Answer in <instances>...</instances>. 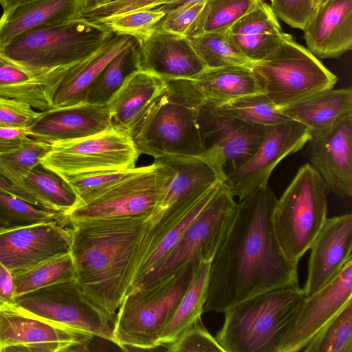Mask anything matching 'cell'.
<instances>
[{
    "instance_id": "33",
    "label": "cell",
    "mask_w": 352,
    "mask_h": 352,
    "mask_svg": "<svg viewBox=\"0 0 352 352\" xmlns=\"http://www.w3.org/2000/svg\"><path fill=\"white\" fill-rule=\"evenodd\" d=\"M21 186L37 198L43 208L62 214L80 204L67 179L41 163L23 179Z\"/></svg>"
},
{
    "instance_id": "14",
    "label": "cell",
    "mask_w": 352,
    "mask_h": 352,
    "mask_svg": "<svg viewBox=\"0 0 352 352\" xmlns=\"http://www.w3.org/2000/svg\"><path fill=\"white\" fill-rule=\"evenodd\" d=\"M94 337L51 322L14 304L0 307V352L79 351Z\"/></svg>"
},
{
    "instance_id": "39",
    "label": "cell",
    "mask_w": 352,
    "mask_h": 352,
    "mask_svg": "<svg viewBox=\"0 0 352 352\" xmlns=\"http://www.w3.org/2000/svg\"><path fill=\"white\" fill-rule=\"evenodd\" d=\"M304 352H352V300L302 349Z\"/></svg>"
},
{
    "instance_id": "44",
    "label": "cell",
    "mask_w": 352,
    "mask_h": 352,
    "mask_svg": "<svg viewBox=\"0 0 352 352\" xmlns=\"http://www.w3.org/2000/svg\"><path fill=\"white\" fill-rule=\"evenodd\" d=\"M173 0H114L104 4L91 3L82 12V16L96 24L106 23L122 15L153 9L168 4Z\"/></svg>"
},
{
    "instance_id": "24",
    "label": "cell",
    "mask_w": 352,
    "mask_h": 352,
    "mask_svg": "<svg viewBox=\"0 0 352 352\" xmlns=\"http://www.w3.org/2000/svg\"><path fill=\"white\" fill-rule=\"evenodd\" d=\"M154 161L162 166L166 179L151 220L172 206L197 198L221 180L213 168L199 156L165 155Z\"/></svg>"
},
{
    "instance_id": "10",
    "label": "cell",
    "mask_w": 352,
    "mask_h": 352,
    "mask_svg": "<svg viewBox=\"0 0 352 352\" xmlns=\"http://www.w3.org/2000/svg\"><path fill=\"white\" fill-rule=\"evenodd\" d=\"M14 305L38 316L112 342L114 317L91 300L75 280L14 298Z\"/></svg>"
},
{
    "instance_id": "49",
    "label": "cell",
    "mask_w": 352,
    "mask_h": 352,
    "mask_svg": "<svg viewBox=\"0 0 352 352\" xmlns=\"http://www.w3.org/2000/svg\"><path fill=\"white\" fill-rule=\"evenodd\" d=\"M31 140L25 129L0 124V155L16 150Z\"/></svg>"
},
{
    "instance_id": "47",
    "label": "cell",
    "mask_w": 352,
    "mask_h": 352,
    "mask_svg": "<svg viewBox=\"0 0 352 352\" xmlns=\"http://www.w3.org/2000/svg\"><path fill=\"white\" fill-rule=\"evenodd\" d=\"M206 2L186 4L166 12L157 27L186 37Z\"/></svg>"
},
{
    "instance_id": "45",
    "label": "cell",
    "mask_w": 352,
    "mask_h": 352,
    "mask_svg": "<svg viewBox=\"0 0 352 352\" xmlns=\"http://www.w3.org/2000/svg\"><path fill=\"white\" fill-rule=\"evenodd\" d=\"M172 352H225L216 338L204 325L201 318L173 343L165 346Z\"/></svg>"
},
{
    "instance_id": "3",
    "label": "cell",
    "mask_w": 352,
    "mask_h": 352,
    "mask_svg": "<svg viewBox=\"0 0 352 352\" xmlns=\"http://www.w3.org/2000/svg\"><path fill=\"white\" fill-rule=\"evenodd\" d=\"M203 262L193 258L157 279L131 289L116 312L112 342L125 351L159 347L164 328Z\"/></svg>"
},
{
    "instance_id": "20",
    "label": "cell",
    "mask_w": 352,
    "mask_h": 352,
    "mask_svg": "<svg viewBox=\"0 0 352 352\" xmlns=\"http://www.w3.org/2000/svg\"><path fill=\"white\" fill-rule=\"evenodd\" d=\"M302 288L307 297L328 284L352 258V214L327 219L313 242Z\"/></svg>"
},
{
    "instance_id": "35",
    "label": "cell",
    "mask_w": 352,
    "mask_h": 352,
    "mask_svg": "<svg viewBox=\"0 0 352 352\" xmlns=\"http://www.w3.org/2000/svg\"><path fill=\"white\" fill-rule=\"evenodd\" d=\"M206 68L242 65L254 62L245 56L232 41L230 30L186 36Z\"/></svg>"
},
{
    "instance_id": "19",
    "label": "cell",
    "mask_w": 352,
    "mask_h": 352,
    "mask_svg": "<svg viewBox=\"0 0 352 352\" xmlns=\"http://www.w3.org/2000/svg\"><path fill=\"white\" fill-rule=\"evenodd\" d=\"M111 129L107 104L83 102L40 112L25 131L31 138L53 144L92 136Z\"/></svg>"
},
{
    "instance_id": "28",
    "label": "cell",
    "mask_w": 352,
    "mask_h": 352,
    "mask_svg": "<svg viewBox=\"0 0 352 352\" xmlns=\"http://www.w3.org/2000/svg\"><path fill=\"white\" fill-rule=\"evenodd\" d=\"M69 66L36 71L0 54V96L24 102L41 111L53 108L55 90Z\"/></svg>"
},
{
    "instance_id": "38",
    "label": "cell",
    "mask_w": 352,
    "mask_h": 352,
    "mask_svg": "<svg viewBox=\"0 0 352 352\" xmlns=\"http://www.w3.org/2000/svg\"><path fill=\"white\" fill-rule=\"evenodd\" d=\"M214 105L228 115L246 122L265 126L292 120L282 113L263 92L241 96L220 105Z\"/></svg>"
},
{
    "instance_id": "31",
    "label": "cell",
    "mask_w": 352,
    "mask_h": 352,
    "mask_svg": "<svg viewBox=\"0 0 352 352\" xmlns=\"http://www.w3.org/2000/svg\"><path fill=\"white\" fill-rule=\"evenodd\" d=\"M190 79L205 102L215 105L262 92L251 67L247 66L205 68Z\"/></svg>"
},
{
    "instance_id": "36",
    "label": "cell",
    "mask_w": 352,
    "mask_h": 352,
    "mask_svg": "<svg viewBox=\"0 0 352 352\" xmlns=\"http://www.w3.org/2000/svg\"><path fill=\"white\" fill-rule=\"evenodd\" d=\"M71 280H75V267L71 253H69L13 275L14 298Z\"/></svg>"
},
{
    "instance_id": "30",
    "label": "cell",
    "mask_w": 352,
    "mask_h": 352,
    "mask_svg": "<svg viewBox=\"0 0 352 352\" xmlns=\"http://www.w3.org/2000/svg\"><path fill=\"white\" fill-rule=\"evenodd\" d=\"M230 34L240 52L254 63L271 53L287 35L263 0L230 28Z\"/></svg>"
},
{
    "instance_id": "22",
    "label": "cell",
    "mask_w": 352,
    "mask_h": 352,
    "mask_svg": "<svg viewBox=\"0 0 352 352\" xmlns=\"http://www.w3.org/2000/svg\"><path fill=\"white\" fill-rule=\"evenodd\" d=\"M166 89L165 80L153 73H131L107 103L112 128L133 140Z\"/></svg>"
},
{
    "instance_id": "16",
    "label": "cell",
    "mask_w": 352,
    "mask_h": 352,
    "mask_svg": "<svg viewBox=\"0 0 352 352\" xmlns=\"http://www.w3.org/2000/svg\"><path fill=\"white\" fill-rule=\"evenodd\" d=\"M71 227L57 220L27 226L0 228V262L15 275L70 253Z\"/></svg>"
},
{
    "instance_id": "15",
    "label": "cell",
    "mask_w": 352,
    "mask_h": 352,
    "mask_svg": "<svg viewBox=\"0 0 352 352\" xmlns=\"http://www.w3.org/2000/svg\"><path fill=\"white\" fill-rule=\"evenodd\" d=\"M302 124L289 120L265 126L263 139L254 154L223 181L229 192L241 200L267 185L272 172L287 155L300 151L310 138Z\"/></svg>"
},
{
    "instance_id": "13",
    "label": "cell",
    "mask_w": 352,
    "mask_h": 352,
    "mask_svg": "<svg viewBox=\"0 0 352 352\" xmlns=\"http://www.w3.org/2000/svg\"><path fill=\"white\" fill-rule=\"evenodd\" d=\"M236 205L234 197L221 181L214 195L175 245L132 289L157 279L193 258L210 261L234 215Z\"/></svg>"
},
{
    "instance_id": "34",
    "label": "cell",
    "mask_w": 352,
    "mask_h": 352,
    "mask_svg": "<svg viewBox=\"0 0 352 352\" xmlns=\"http://www.w3.org/2000/svg\"><path fill=\"white\" fill-rule=\"evenodd\" d=\"M139 69L137 42L114 57L89 87L85 103L104 105L120 88L126 78Z\"/></svg>"
},
{
    "instance_id": "18",
    "label": "cell",
    "mask_w": 352,
    "mask_h": 352,
    "mask_svg": "<svg viewBox=\"0 0 352 352\" xmlns=\"http://www.w3.org/2000/svg\"><path fill=\"white\" fill-rule=\"evenodd\" d=\"M352 300V258L324 287L307 297L278 352L302 351L309 342Z\"/></svg>"
},
{
    "instance_id": "12",
    "label": "cell",
    "mask_w": 352,
    "mask_h": 352,
    "mask_svg": "<svg viewBox=\"0 0 352 352\" xmlns=\"http://www.w3.org/2000/svg\"><path fill=\"white\" fill-rule=\"evenodd\" d=\"M52 145L41 164L63 177L133 168L140 155L133 140L113 129Z\"/></svg>"
},
{
    "instance_id": "27",
    "label": "cell",
    "mask_w": 352,
    "mask_h": 352,
    "mask_svg": "<svg viewBox=\"0 0 352 352\" xmlns=\"http://www.w3.org/2000/svg\"><path fill=\"white\" fill-rule=\"evenodd\" d=\"M135 43L131 36L113 32L91 54L69 65L55 90L53 107L83 103L89 87L104 67Z\"/></svg>"
},
{
    "instance_id": "11",
    "label": "cell",
    "mask_w": 352,
    "mask_h": 352,
    "mask_svg": "<svg viewBox=\"0 0 352 352\" xmlns=\"http://www.w3.org/2000/svg\"><path fill=\"white\" fill-rule=\"evenodd\" d=\"M197 122L204 149L201 157L222 181L254 154L265 132V126L239 120L206 102L199 109Z\"/></svg>"
},
{
    "instance_id": "51",
    "label": "cell",
    "mask_w": 352,
    "mask_h": 352,
    "mask_svg": "<svg viewBox=\"0 0 352 352\" xmlns=\"http://www.w3.org/2000/svg\"><path fill=\"white\" fill-rule=\"evenodd\" d=\"M0 190L19 197L35 206L43 208L40 201L23 187L14 185L0 175ZM46 209V208H45Z\"/></svg>"
},
{
    "instance_id": "56",
    "label": "cell",
    "mask_w": 352,
    "mask_h": 352,
    "mask_svg": "<svg viewBox=\"0 0 352 352\" xmlns=\"http://www.w3.org/2000/svg\"><path fill=\"white\" fill-rule=\"evenodd\" d=\"M5 304L0 300V307L4 305Z\"/></svg>"
},
{
    "instance_id": "41",
    "label": "cell",
    "mask_w": 352,
    "mask_h": 352,
    "mask_svg": "<svg viewBox=\"0 0 352 352\" xmlns=\"http://www.w3.org/2000/svg\"><path fill=\"white\" fill-rule=\"evenodd\" d=\"M61 214L0 190V228H13L45 223L57 220Z\"/></svg>"
},
{
    "instance_id": "17",
    "label": "cell",
    "mask_w": 352,
    "mask_h": 352,
    "mask_svg": "<svg viewBox=\"0 0 352 352\" xmlns=\"http://www.w3.org/2000/svg\"><path fill=\"white\" fill-rule=\"evenodd\" d=\"M221 182L219 180L197 198L172 206L155 220H150L140 242L130 289L175 245L214 195Z\"/></svg>"
},
{
    "instance_id": "4",
    "label": "cell",
    "mask_w": 352,
    "mask_h": 352,
    "mask_svg": "<svg viewBox=\"0 0 352 352\" xmlns=\"http://www.w3.org/2000/svg\"><path fill=\"white\" fill-rule=\"evenodd\" d=\"M306 298L296 285L245 299L223 312L215 338L225 352H278Z\"/></svg>"
},
{
    "instance_id": "21",
    "label": "cell",
    "mask_w": 352,
    "mask_h": 352,
    "mask_svg": "<svg viewBox=\"0 0 352 352\" xmlns=\"http://www.w3.org/2000/svg\"><path fill=\"white\" fill-rule=\"evenodd\" d=\"M309 159L328 192L339 197L352 195V117L330 132L311 135Z\"/></svg>"
},
{
    "instance_id": "8",
    "label": "cell",
    "mask_w": 352,
    "mask_h": 352,
    "mask_svg": "<svg viewBox=\"0 0 352 352\" xmlns=\"http://www.w3.org/2000/svg\"><path fill=\"white\" fill-rule=\"evenodd\" d=\"M251 69L261 91L277 107L333 89L338 81L335 74L289 34Z\"/></svg>"
},
{
    "instance_id": "37",
    "label": "cell",
    "mask_w": 352,
    "mask_h": 352,
    "mask_svg": "<svg viewBox=\"0 0 352 352\" xmlns=\"http://www.w3.org/2000/svg\"><path fill=\"white\" fill-rule=\"evenodd\" d=\"M261 0H208L187 36L230 30Z\"/></svg>"
},
{
    "instance_id": "46",
    "label": "cell",
    "mask_w": 352,
    "mask_h": 352,
    "mask_svg": "<svg viewBox=\"0 0 352 352\" xmlns=\"http://www.w3.org/2000/svg\"><path fill=\"white\" fill-rule=\"evenodd\" d=\"M277 18L294 28L303 30L316 11L311 0H270Z\"/></svg>"
},
{
    "instance_id": "32",
    "label": "cell",
    "mask_w": 352,
    "mask_h": 352,
    "mask_svg": "<svg viewBox=\"0 0 352 352\" xmlns=\"http://www.w3.org/2000/svg\"><path fill=\"white\" fill-rule=\"evenodd\" d=\"M210 262L201 263L193 281L181 298L161 333L160 346L164 347L175 342L201 318L206 299Z\"/></svg>"
},
{
    "instance_id": "55",
    "label": "cell",
    "mask_w": 352,
    "mask_h": 352,
    "mask_svg": "<svg viewBox=\"0 0 352 352\" xmlns=\"http://www.w3.org/2000/svg\"><path fill=\"white\" fill-rule=\"evenodd\" d=\"M114 0H94V2L92 3L95 4H104L107 3L111 1H113Z\"/></svg>"
},
{
    "instance_id": "43",
    "label": "cell",
    "mask_w": 352,
    "mask_h": 352,
    "mask_svg": "<svg viewBox=\"0 0 352 352\" xmlns=\"http://www.w3.org/2000/svg\"><path fill=\"white\" fill-rule=\"evenodd\" d=\"M165 14V12L155 8L122 15L104 25L114 33L133 37L139 43L152 33Z\"/></svg>"
},
{
    "instance_id": "29",
    "label": "cell",
    "mask_w": 352,
    "mask_h": 352,
    "mask_svg": "<svg viewBox=\"0 0 352 352\" xmlns=\"http://www.w3.org/2000/svg\"><path fill=\"white\" fill-rule=\"evenodd\" d=\"M278 109L290 120L305 125L310 135H324L352 117V89L324 90Z\"/></svg>"
},
{
    "instance_id": "50",
    "label": "cell",
    "mask_w": 352,
    "mask_h": 352,
    "mask_svg": "<svg viewBox=\"0 0 352 352\" xmlns=\"http://www.w3.org/2000/svg\"><path fill=\"white\" fill-rule=\"evenodd\" d=\"M0 300L5 305L14 302L13 275L0 262Z\"/></svg>"
},
{
    "instance_id": "53",
    "label": "cell",
    "mask_w": 352,
    "mask_h": 352,
    "mask_svg": "<svg viewBox=\"0 0 352 352\" xmlns=\"http://www.w3.org/2000/svg\"><path fill=\"white\" fill-rule=\"evenodd\" d=\"M28 1V0H0V4L1 5L3 10H6L10 7L16 5L19 3Z\"/></svg>"
},
{
    "instance_id": "1",
    "label": "cell",
    "mask_w": 352,
    "mask_h": 352,
    "mask_svg": "<svg viewBox=\"0 0 352 352\" xmlns=\"http://www.w3.org/2000/svg\"><path fill=\"white\" fill-rule=\"evenodd\" d=\"M276 200L267 185L237 203L210 262L204 312L223 313L259 294L298 285V263L286 256L274 229Z\"/></svg>"
},
{
    "instance_id": "23",
    "label": "cell",
    "mask_w": 352,
    "mask_h": 352,
    "mask_svg": "<svg viewBox=\"0 0 352 352\" xmlns=\"http://www.w3.org/2000/svg\"><path fill=\"white\" fill-rule=\"evenodd\" d=\"M138 51L139 69L164 79L191 78L206 68L186 36L157 26Z\"/></svg>"
},
{
    "instance_id": "7",
    "label": "cell",
    "mask_w": 352,
    "mask_h": 352,
    "mask_svg": "<svg viewBox=\"0 0 352 352\" xmlns=\"http://www.w3.org/2000/svg\"><path fill=\"white\" fill-rule=\"evenodd\" d=\"M325 183L309 163L299 168L272 213L273 226L286 255L298 263L310 249L327 219Z\"/></svg>"
},
{
    "instance_id": "5",
    "label": "cell",
    "mask_w": 352,
    "mask_h": 352,
    "mask_svg": "<svg viewBox=\"0 0 352 352\" xmlns=\"http://www.w3.org/2000/svg\"><path fill=\"white\" fill-rule=\"evenodd\" d=\"M164 80L165 91L133 141L140 154L154 158L165 155L201 157L204 149L197 115L205 100L190 78Z\"/></svg>"
},
{
    "instance_id": "25",
    "label": "cell",
    "mask_w": 352,
    "mask_h": 352,
    "mask_svg": "<svg viewBox=\"0 0 352 352\" xmlns=\"http://www.w3.org/2000/svg\"><path fill=\"white\" fill-rule=\"evenodd\" d=\"M302 31L307 49L316 57H340L352 47V0H327Z\"/></svg>"
},
{
    "instance_id": "6",
    "label": "cell",
    "mask_w": 352,
    "mask_h": 352,
    "mask_svg": "<svg viewBox=\"0 0 352 352\" xmlns=\"http://www.w3.org/2000/svg\"><path fill=\"white\" fill-rule=\"evenodd\" d=\"M113 33L82 16L25 32L0 46V54L33 70L51 71L85 58Z\"/></svg>"
},
{
    "instance_id": "42",
    "label": "cell",
    "mask_w": 352,
    "mask_h": 352,
    "mask_svg": "<svg viewBox=\"0 0 352 352\" xmlns=\"http://www.w3.org/2000/svg\"><path fill=\"white\" fill-rule=\"evenodd\" d=\"M141 168L142 166L126 170H102L64 177L77 195L80 201L79 206L138 173Z\"/></svg>"
},
{
    "instance_id": "40",
    "label": "cell",
    "mask_w": 352,
    "mask_h": 352,
    "mask_svg": "<svg viewBox=\"0 0 352 352\" xmlns=\"http://www.w3.org/2000/svg\"><path fill=\"white\" fill-rule=\"evenodd\" d=\"M52 146L50 142L32 138L21 147L0 155V175L21 186L23 179L41 163Z\"/></svg>"
},
{
    "instance_id": "48",
    "label": "cell",
    "mask_w": 352,
    "mask_h": 352,
    "mask_svg": "<svg viewBox=\"0 0 352 352\" xmlns=\"http://www.w3.org/2000/svg\"><path fill=\"white\" fill-rule=\"evenodd\" d=\"M30 104L0 96V124L26 129L40 114Z\"/></svg>"
},
{
    "instance_id": "52",
    "label": "cell",
    "mask_w": 352,
    "mask_h": 352,
    "mask_svg": "<svg viewBox=\"0 0 352 352\" xmlns=\"http://www.w3.org/2000/svg\"><path fill=\"white\" fill-rule=\"evenodd\" d=\"M208 0H173L168 4H166L162 6L157 7V8L163 10L166 12L175 8H177L180 6L190 4V3H196L199 2L207 1Z\"/></svg>"
},
{
    "instance_id": "54",
    "label": "cell",
    "mask_w": 352,
    "mask_h": 352,
    "mask_svg": "<svg viewBox=\"0 0 352 352\" xmlns=\"http://www.w3.org/2000/svg\"><path fill=\"white\" fill-rule=\"evenodd\" d=\"M327 0H311V3H312V6H314V8H315L316 9L320 6L322 3H324L325 1H327Z\"/></svg>"
},
{
    "instance_id": "2",
    "label": "cell",
    "mask_w": 352,
    "mask_h": 352,
    "mask_svg": "<svg viewBox=\"0 0 352 352\" xmlns=\"http://www.w3.org/2000/svg\"><path fill=\"white\" fill-rule=\"evenodd\" d=\"M151 217L70 224L75 281L85 295L116 316L131 287L141 240Z\"/></svg>"
},
{
    "instance_id": "26",
    "label": "cell",
    "mask_w": 352,
    "mask_h": 352,
    "mask_svg": "<svg viewBox=\"0 0 352 352\" xmlns=\"http://www.w3.org/2000/svg\"><path fill=\"white\" fill-rule=\"evenodd\" d=\"M89 5V0H28L3 10L0 17V46L31 30L80 17Z\"/></svg>"
},
{
    "instance_id": "9",
    "label": "cell",
    "mask_w": 352,
    "mask_h": 352,
    "mask_svg": "<svg viewBox=\"0 0 352 352\" xmlns=\"http://www.w3.org/2000/svg\"><path fill=\"white\" fill-rule=\"evenodd\" d=\"M166 179L164 168L154 161L92 200L62 214L58 223L67 226L78 221L152 217Z\"/></svg>"
}]
</instances>
